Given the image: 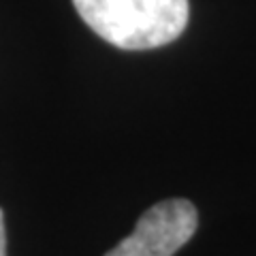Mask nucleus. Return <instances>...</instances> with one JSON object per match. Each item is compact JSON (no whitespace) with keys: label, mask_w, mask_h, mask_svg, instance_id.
<instances>
[{"label":"nucleus","mask_w":256,"mask_h":256,"mask_svg":"<svg viewBox=\"0 0 256 256\" xmlns=\"http://www.w3.org/2000/svg\"><path fill=\"white\" fill-rule=\"evenodd\" d=\"M100 38L128 52L175 41L188 24V0H73Z\"/></svg>","instance_id":"nucleus-1"},{"label":"nucleus","mask_w":256,"mask_h":256,"mask_svg":"<svg viewBox=\"0 0 256 256\" xmlns=\"http://www.w3.org/2000/svg\"><path fill=\"white\" fill-rule=\"evenodd\" d=\"M196 207L186 198L156 203L141 216L134 230L105 256H173L194 235Z\"/></svg>","instance_id":"nucleus-2"},{"label":"nucleus","mask_w":256,"mask_h":256,"mask_svg":"<svg viewBox=\"0 0 256 256\" xmlns=\"http://www.w3.org/2000/svg\"><path fill=\"white\" fill-rule=\"evenodd\" d=\"M0 256H6V233H4V216L0 210Z\"/></svg>","instance_id":"nucleus-3"}]
</instances>
